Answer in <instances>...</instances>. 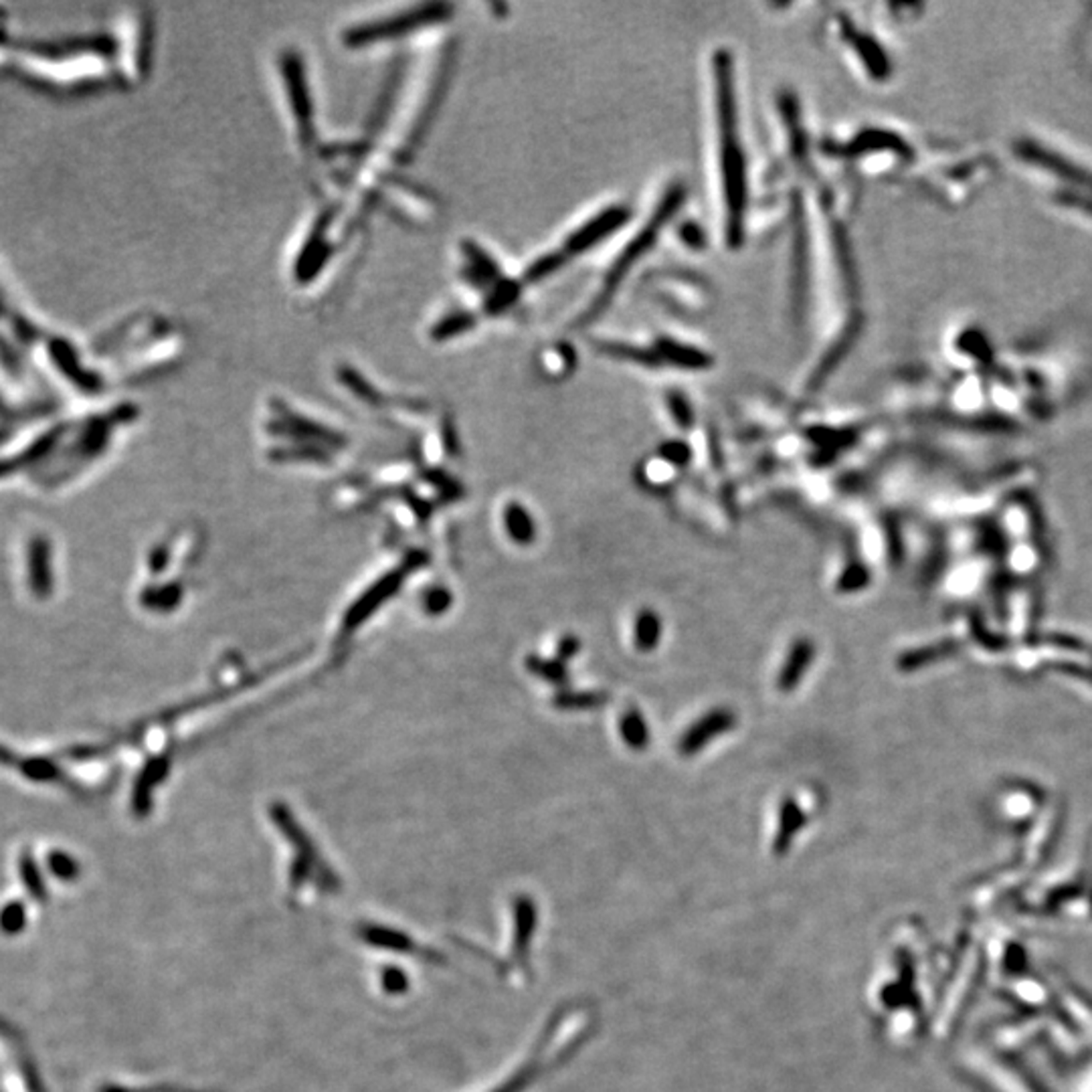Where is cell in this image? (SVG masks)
Masks as SVG:
<instances>
[{"label":"cell","instance_id":"cell-1","mask_svg":"<svg viewBox=\"0 0 1092 1092\" xmlns=\"http://www.w3.org/2000/svg\"><path fill=\"white\" fill-rule=\"evenodd\" d=\"M717 71V102H719V122H721V144H722V174H724V200H726V231L728 240L735 245L743 233V211H745V165L740 154L735 99L731 83V61L722 53L714 61Z\"/></svg>","mask_w":1092,"mask_h":1092},{"label":"cell","instance_id":"cell-2","mask_svg":"<svg viewBox=\"0 0 1092 1092\" xmlns=\"http://www.w3.org/2000/svg\"><path fill=\"white\" fill-rule=\"evenodd\" d=\"M736 722L738 717L733 708H712L686 728L680 743H677V750H680L682 757H694L700 750H705L714 738L731 733Z\"/></svg>","mask_w":1092,"mask_h":1092},{"label":"cell","instance_id":"cell-3","mask_svg":"<svg viewBox=\"0 0 1092 1092\" xmlns=\"http://www.w3.org/2000/svg\"><path fill=\"white\" fill-rule=\"evenodd\" d=\"M815 658V644L811 637H797L794 644H791L783 666L779 670V676H777V688H779V692L789 694L794 692V690L803 682V677L809 672L811 663Z\"/></svg>","mask_w":1092,"mask_h":1092},{"label":"cell","instance_id":"cell-4","mask_svg":"<svg viewBox=\"0 0 1092 1092\" xmlns=\"http://www.w3.org/2000/svg\"><path fill=\"white\" fill-rule=\"evenodd\" d=\"M662 632H663V625H662V618H660L658 611L644 607L635 613L633 646L637 651H642V654H649V651H654L660 646Z\"/></svg>","mask_w":1092,"mask_h":1092},{"label":"cell","instance_id":"cell-5","mask_svg":"<svg viewBox=\"0 0 1092 1092\" xmlns=\"http://www.w3.org/2000/svg\"><path fill=\"white\" fill-rule=\"evenodd\" d=\"M619 736L632 750H646L649 747V726L639 708H627L619 717Z\"/></svg>","mask_w":1092,"mask_h":1092},{"label":"cell","instance_id":"cell-6","mask_svg":"<svg viewBox=\"0 0 1092 1092\" xmlns=\"http://www.w3.org/2000/svg\"><path fill=\"white\" fill-rule=\"evenodd\" d=\"M625 212L618 211H609L607 215H604L601 219H597L593 225H587V229H581L576 235H573V240L569 241L571 251H581L589 245H593V241H597L599 237H604L607 233H611L618 225L623 221Z\"/></svg>","mask_w":1092,"mask_h":1092},{"label":"cell","instance_id":"cell-7","mask_svg":"<svg viewBox=\"0 0 1092 1092\" xmlns=\"http://www.w3.org/2000/svg\"><path fill=\"white\" fill-rule=\"evenodd\" d=\"M506 529L514 541L520 545H531L536 538V526L532 517L529 510H524L518 504H510L506 508Z\"/></svg>","mask_w":1092,"mask_h":1092},{"label":"cell","instance_id":"cell-8","mask_svg":"<svg viewBox=\"0 0 1092 1092\" xmlns=\"http://www.w3.org/2000/svg\"><path fill=\"white\" fill-rule=\"evenodd\" d=\"M607 700H609V696L604 692H567V694H559L555 705L562 710H587V708H597L601 705H605Z\"/></svg>","mask_w":1092,"mask_h":1092},{"label":"cell","instance_id":"cell-9","mask_svg":"<svg viewBox=\"0 0 1092 1092\" xmlns=\"http://www.w3.org/2000/svg\"><path fill=\"white\" fill-rule=\"evenodd\" d=\"M531 670L538 676H543L546 682L552 684H564L567 682V668H564V663L561 660H541V658H531Z\"/></svg>","mask_w":1092,"mask_h":1092},{"label":"cell","instance_id":"cell-10","mask_svg":"<svg viewBox=\"0 0 1092 1092\" xmlns=\"http://www.w3.org/2000/svg\"><path fill=\"white\" fill-rule=\"evenodd\" d=\"M864 583H866V571L860 567V564H852V567H848L842 573V576H839L837 589L839 591L850 593V591H856V589H860Z\"/></svg>","mask_w":1092,"mask_h":1092},{"label":"cell","instance_id":"cell-11","mask_svg":"<svg viewBox=\"0 0 1092 1092\" xmlns=\"http://www.w3.org/2000/svg\"><path fill=\"white\" fill-rule=\"evenodd\" d=\"M660 456L666 461H670L672 466H684V463L690 459V449L680 442H672V444H666L662 447Z\"/></svg>","mask_w":1092,"mask_h":1092},{"label":"cell","instance_id":"cell-12","mask_svg":"<svg viewBox=\"0 0 1092 1092\" xmlns=\"http://www.w3.org/2000/svg\"><path fill=\"white\" fill-rule=\"evenodd\" d=\"M579 651H581V639L576 637V635H564L561 639V642H559L557 656L564 663L567 660H571V658H575L576 654H579Z\"/></svg>","mask_w":1092,"mask_h":1092}]
</instances>
